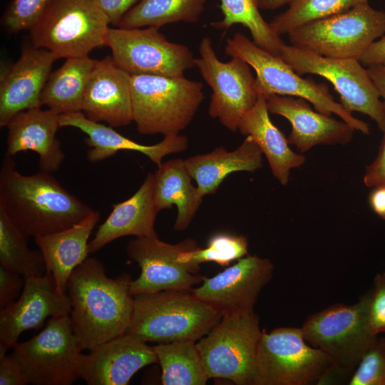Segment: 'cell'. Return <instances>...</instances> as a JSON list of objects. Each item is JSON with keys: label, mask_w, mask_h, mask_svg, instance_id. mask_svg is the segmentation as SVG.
<instances>
[{"label": "cell", "mask_w": 385, "mask_h": 385, "mask_svg": "<svg viewBox=\"0 0 385 385\" xmlns=\"http://www.w3.org/2000/svg\"><path fill=\"white\" fill-rule=\"evenodd\" d=\"M133 121L143 135H179L204 99L200 82L185 76L130 75Z\"/></svg>", "instance_id": "5"}, {"label": "cell", "mask_w": 385, "mask_h": 385, "mask_svg": "<svg viewBox=\"0 0 385 385\" xmlns=\"http://www.w3.org/2000/svg\"><path fill=\"white\" fill-rule=\"evenodd\" d=\"M153 182L154 173H148L131 197L113 205L111 212L88 243L89 253L125 236L158 237L154 227L158 211L153 199Z\"/></svg>", "instance_id": "24"}, {"label": "cell", "mask_w": 385, "mask_h": 385, "mask_svg": "<svg viewBox=\"0 0 385 385\" xmlns=\"http://www.w3.org/2000/svg\"><path fill=\"white\" fill-rule=\"evenodd\" d=\"M367 70L385 107V70L377 67H369Z\"/></svg>", "instance_id": "45"}, {"label": "cell", "mask_w": 385, "mask_h": 385, "mask_svg": "<svg viewBox=\"0 0 385 385\" xmlns=\"http://www.w3.org/2000/svg\"><path fill=\"white\" fill-rule=\"evenodd\" d=\"M336 376L339 377L331 358L308 345L301 328L279 327L268 333L262 332L255 385L327 384Z\"/></svg>", "instance_id": "6"}, {"label": "cell", "mask_w": 385, "mask_h": 385, "mask_svg": "<svg viewBox=\"0 0 385 385\" xmlns=\"http://www.w3.org/2000/svg\"><path fill=\"white\" fill-rule=\"evenodd\" d=\"M156 362L153 347L125 334L83 354L80 379L88 385H126L140 369Z\"/></svg>", "instance_id": "19"}, {"label": "cell", "mask_w": 385, "mask_h": 385, "mask_svg": "<svg viewBox=\"0 0 385 385\" xmlns=\"http://www.w3.org/2000/svg\"><path fill=\"white\" fill-rule=\"evenodd\" d=\"M24 279L18 299L1 308L0 358L14 346L22 332L39 329L48 317L70 314L68 297L60 292L51 272Z\"/></svg>", "instance_id": "16"}, {"label": "cell", "mask_w": 385, "mask_h": 385, "mask_svg": "<svg viewBox=\"0 0 385 385\" xmlns=\"http://www.w3.org/2000/svg\"><path fill=\"white\" fill-rule=\"evenodd\" d=\"M6 153L11 156L31 150L38 155L40 170L52 173L61 165L65 154L56 138L59 115L41 107L21 111L7 123Z\"/></svg>", "instance_id": "22"}, {"label": "cell", "mask_w": 385, "mask_h": 385, "mask_svg": "<svg viewBox=\"0 0 385 385\" xmlns=\"http://www.w3.org/2000/svg\"><path fill=\"white\" fill-rule=\"evenodd\" d=\"M279 56L299 75H319L330 81L350 113L366 114L385 130V107L367 68L353 58L326 57L284 44Z\"/></svg>", "instance_id": "12"}, {"label": "cell", "mask_w": 385, "mask_h": 385, "mask_svg": "<svg viewBox=\"0 0 385 385\" xmlns=\"http://www.w3.org/2000/svg\"><path fill=\"white\" fill-rule=\"evenodd\" d=\"M369 292L368 324L371 332L378 336L385 332V272L376 275Z\"/></svg>", "instance_id": "38"}, {"label": "cell", "mask_w": 385, "mask_h": 385, "mask_svg": "<svg viewBox=\"0 0 385 385\" xmlns=\"http://www.w3.org/2000/svg\"><path fill=\"white\" fill-rule=\"evenodd\" d=\"M385 34V12L368 3L312 21L288 34L291 45L319 55L359 59Z\"/></svg>", "instance_id": "10"}, {"label": "cell", "mask_w": 385, "mask_h": 385, "mask_svg": "<svg viewBox=\"0 0 385 385\" xmlns=\"http://www.w3.org/2000/svg\"><path fill=\"white\" fill-rule=\"evenodd\" d=\"M24 279L21 275L0 266V307L11 302L21 294Z\"/></svg>", "instance_id": "40"}, {"label": "cell", "mask_w": 385, "mask_h": 385, "mask_svg": "<svg viewBox=\"0 0 385 385\" xmlns=\"http://www.w3.org/2000/svg\"><path fill=\"white\" fill-rule=\"evenodd\" d=\"M100 217V212L94 210L68 228L34 237L43 257L46 272L52 274L62 294H66L72 272L88 257V240Z\"/></svg>", "instance_id": "25"}, {"label": "cell", "mask_w": 385, "mask_h": 385, "mask_svg": "<svg viewBox=\"0 0 385 385\" xmlns=\"http://www.w3.org/2000/svg\"><path fill=\"white\" fill-rule=\"evenodd\" d=\"M369 202L372 210L385 220V185L374 188L369 195Z\"/></svg>", "instance_id": "44"}, {"label": "cell", "mask_w": 385, "mask_h": 385, "mask_svg": "<svg viewBox=\"0 0 385 385\" xmlns=\"http://www.w3.org/2000/svg\"><path fill=\"white\" fill-rule=\"evenodd\" d=\"M0 209L27 237L65 230L94 211L51 173L22 175L7 154L0 169Z\"/></svg>", "instance_id": "2"}, {"label": "cell", "mask_w": 385, "mask_h": 385, "mask_svg": "<svg viewBox=\"0 0 385 385\" xmlns=\"http://www.w3.org/2000/svg\"><path fill=\"white\" fill-rule=\"evenodd\" d=\"M191 176L185 160H168L158 166L154 173L153 199L158 211L171 208L175 205L178 215L173 225L175 230H184L190 224L202 201L197 187L191 182Z\"/></svg>", "instance_id": "28"}, {"label": "cell", "mask_w": 385, "mask_h": 385, "mask_svg": "<svg viewBox=\"0 0 385 385\" xmlns=\"http://www.w3.org/2000/svg\"><path fill=\"white\" fill-rule=\"evenodd\" d=\"M274 265L267 259L247 255L212 277H204L201 286L190 289L197 299L225 313L253 309L259 294L271 280Z\"/></svg>", "instance_id": "17"}, {"label": "cell", "mask_w": 385, "mask_h": 385, "mask_svg": "<svg viewBox=\"0 0 385 385\" xmlns=\"http://www.w3.org/2000/svg\"><path fill=\"white\" fill-rule=\"evenodd\" d=\"M248 242L245 236L228 233L213 235L205 248L199 247L182 252L179 260L195 265L212 262L222 267L228 266L235 260H239L247 254Z\"/></svg>", "instance_id": "35"}, {"label": "cell", "mask_w": 385, "mask_h": 385, "mask_svg": "<svg viewBox=\"0 0 385 385\" xmlns=\"http://www.w3.org/2000/svg\"><path fill=\"white\" fill-rule=\"evenodd\" d=\"M109 24L91 0H51L30 29L31 39L58 58L81 57L104 45Z\"/></svg>", "instance_id": "9"}, {"label": "cell", "mask_w": 385, "mask_h": 385, "mask_svg": "<svg viewBox=\"0 0 385 385\" xmlns=\"http://www.w3.org/2000/svg\"><path fill=\"white\" fill-rule=\"evenodd\" d=\"M207 0H140L123 16L119 28L143 26L160 29L168 24L195 23L202 14Z\"/></svg>", "instance_id": "31"}, {"label": "cell", "mask_w": 385, "mask_h": 385, "mask_svg": "<svg viewBox=\"0 0 385 385\" xmlns=\"http://www.w3.org/2000/svg\"><path fill=\"white\" fill-rule=\"evenodd\" d=\"M225 53L245 61L256 73L255 86L259 95L295 96L312 103L317 111L336 114L354 130L369 135V127L363 120L334 101L326 83L303 78L279 56L256 45L240 32L226 41Z\"/></svg>", "instance_id": "4"}, {"label": "cell", "mask_w": 385, "mask_h": 385, "mask_svg": "<svg viewBox=\"0 0 385 385\" xmlns=\"http://www.w3.org/2000/svg\"><path fill=\"white\" fill-rule=\"evenodd\" d=\"M27 237L0 209V263L6 270L26 276H43L46 267L41 251L31 250Z\"/></svg>", "instance_id": "33"}, {"label": "cell", "mask_w": 385, "mask_h": 385, "mask_svg": "<svg viewBox=\"0 0 385 385\" xmlns=\"http://www.w3.org/2000/svg\"><path fill=\"white\" fill-rule=\"evenodd\" d=\"M292 1V0H258V6L263 10H274Z\"/></svg>", "instance_id": "46"}, {"label": "cell", "mask_w": 385, "mask_h": 385, "mask_svg": "<svg viewBox=\"0 0 385 385\" xmlns=\"http://www.w3.org/2000/svg\"><path fill=\"white\" fill-rule=\"evenodd\" d=\"M384 272H385V270H384Z\"/></svg>", "instance_id": "47"}, {"label": "cell", "mask_w": 385, "mask_h": 385, "mask_svg": "<svg viewBox=\"0 0 385 385\" xmlns=\"http://www.w3.org/2000/svg\"><path fill=\"white\" fill-rule=\"evenodd\" d=\"M262 151L254 139L246 136L235 150L218 147L209 153L185 160L191 178L202 197L215 193L225 178L239 171L254 172L262 166Z\"/></svg>", "instance_id": "26"}, {"label": "cell", "mask_w": 385, "mask_h": 385, "mask_svg": "<svg viewBox=\"0 0 385 385\" xmlns=\"http://www.w3.org/2000/svg\"><path fill=\"white\" fill-rule=\"evenodd\" d=\"M262 333L253 309L223 314L196 342L209 378L227 379L237 385H255Z\"/></svg>", "instance_id": "8"}, {"label": "cell", "mask_w": 385, "mask_h": 385, "mask_svg": "<svg viewBox=\"0 0 385 385\" xmlns=\"http://www.w3.org/2000/svg\"><path fill=\"white\" fill-rule=\"evenodd\" d=\"M223 14L221 21L213 22L217 29H228L235 24H242L249 29L253 42L272 55L279 56L284 43L261 16L258 0H220Z\"/></svg>", "instance_id": "32"}, {"label": "cell", "mask_w": 385, "mask_h": 385, "mask_svg": "<svg viewBox=\"0 0 385 385\" xmlns=\"http://www.w3.org/2000/svg\"><path fill=\"white\" fill-rule=\"evenodd\" d=\"M58 57L33 44L25 46L14 63L4 66L0 78V126L18 113L42 106L41 96Z\"/></svg>", "instance_id": "18"}, {"label": "cell", "mask_w": 385, "mask_h": 385, "mask_svg": "<svg viewBox=\"0 0 385 385\" xmlns=\"http://www.w3.org/2000/svg\"><path fill=\"white\" fill-rule=\"evenodd\" d=\"M131 321L125 334L144 342H197L222 315L188 290H165L133 295Z\"/></svg>", "instance_id": "3"}, {"label": "cell", "mask_w": 385, "mask_h": 385, "mask_svg": "<svg viewBox=\"0 0 385 385\" xmlns=\"http://www.w3.org/2000/svg\"><path fill=\"white\" fill-rule=\"evenodd\" d=\"M379 146V153L369 165L366 166L364 183L367 187L385 185V130Z\"/></svg>", "instance_id": "42"}, {"label": "cell", "mask_w": 385, "mask_h": 385, "mask_svg": "<svg viewBox=\"0 0 385 385\" xmlns=\"http://www.w3.org/2000/svg\"><path fill=\"white\" fill-rule=\"evenodd\" d=\"M238 130L254 139L266 156L273 175L283 185L289 182L290 170L305 161V156L289 148L288 140L271 121L262 95H259L255 106L243 116Z\"/></svg>", "instance_id": "27"}, {"label": "cell", "mask_w": 385, "mask_h": 385, "mask_svg": "<svg viewBox=\"0 0 385 385\" xmlns=\"http://www.w3.org/2000/svg\"><path fill=\"white\" fill-rule=\"evenodd\" d=\"M358 61L367 68L377 67L385 70V36L373 42Z\"/></svg>", "instance_id": "43"}, {"label": "cell", "mask_w": 385, "mask_h": 385, "mask_svg": "<svg viewBox=\"0 0 385 385\" xmlns=\"http://www.w3.org/2000/svg\"><path fill=\"white\" fill-rule=\"evenodd\" d=\"M269 113L289 120L292 130L288 143L304 153L316 145H345L354 130L344 120L314 111L308 101L301 98L272 95L266 98Z\"/></svg>", "instance_id": "21"}, {"label": "cell", "mask_w": 385, "mask_h": 385, "mask_svg": "<svg viewBox=\"0 0 385 385\" xmlns=\"http://www.w3.org/2000/svg\"><path fill=\"white\" fill-rule=\"evenodd\" d=\"M367 0H292L289 8L270 24L278 36L288 34L306 24L351 9Z\"/></svg>", "instance_id": "34"}, {"label": "cell", "mask_w": 385, "mask_h": 385, "mask_svg": "<svg viewBox=\"0 0 385 385\" xmlns=\"http://www.w3.org/2000/svg\"><path fill=\"white\" fill-rule=\"evenodd\" d=\"M192 239H185L178 244H168L155 237H135L126 246L128 256L140 269L139 277L132 280L133 295L165 290H190L202 282L204 277L197 274L199 265L184 263L180 254L197 247Z\"/></svg>", "instance_id": "15"}, {"label": "cell", "mask_w": 385, "mask_h": 385, "mask_svg": "<svg viewBox=\"0 0 385 385\" xmlns=\"http://www.w3.org/2000/svg\"><path fill=\"white\" fill-rule=\"evenodd\" d=\"M131 278H109L98 260L87 257L72 272L66 287L70 322L83 350L125 334L130 325L134 298Z\"/></svg>", "instance_id": "1"}, {"label": "cell", "mask_w": 385, "mask_h": 385, "mask_svg": "<svg viewBox=\"0 0 385 385\" xmlns=\"http://www.w3.org/2000/svg\"><path fill=\"white\" fill-rule=\"evenodd\" d=\"M82 112L88 119L111 127L133 121L130 75L111 56L97 61L85 91Z\"/></svg>", "instance_id": "20"}, {"label": "cell", "mask_w": 385, "mask_h": 385, "mask_svg": "<svg viewBox=\"0 0 385 385\" xmlns=\"http://www.w3.org/2000/svg\"><path fill=\"white\" fill-rule=\"evenodd\" d=\"M199 53L195 66L212 91L209 115L235 132L243 116L255 106L259 97L250 66L237 57L222 62L207 36L201 40Z\"/></svg>", "instance_id": "14"}, {"label": "cell", "mask_w": 385, "mask_h": 385, "mask_svg": "<svg viewBox=\"0 0 385 385\" xmlns=\"http://www.w3.org/2000/svg\"><path fill=\"white\" fill-rule=\"evenodd\" d=\"M108 17L110 24L119 25L123 16L140 0H91Z\"/></svg>", "instance_id": "41"}, {"label": "cell", "mask_w": 385, "mask_h": 385, "mask_svg": "<svg viewBox=\"0 0 385 385\" xmlns=\"http://www.w3.org/2000/svg\"><path fill=\"white\" fill-rule=\"evenodd\" d=\"M97 60L88 56L68 58L51 72L41 102L58 115L82 111L85 91Z\"/></svg>", "instance_id": "29"}, {"label": "cell", "mask_w": 385, "mask_h": 385, "mask_svg": "<svg viewBox=\"0 0 385 385\" xmlns=\"http://www.w3.org/2000/svg\"><path fill=\"white\" fill-rule=\"evenodd\" d=\"M29 380L18 359L12 354L0 358L1 385H27Z\"/></svg>", "instance_id": "39"}, {"label": "cell", "mask_w": 385, "mask_h": 385, "mask_svg": "<svg viewBox=\"0 0 385 385\" xmlns=\"http://www.w3.org/2000/svg\"><path fill=\"white\" fill-rule=\"evenodd\" d=\"M348 385H385V338H377L362 356Z\"/></svg>", "instance_id": "36"}, {"label": "cell", "mask_w": 385, "mask_h": 385, "mask_svg": "<svg viewBox=\"0 0 385 385\" xmlns=\"http://www.w3.org/2000/svg\"><path fill=\"white\" fill-rule=\"evenodd\" d=\"M104 45L115 64L130 75L180 77L195 66L187 46L168 41L156 27L109 28Z\"/></svg>", "instance_id": "13"}, {"label": "cell", "mask_w": 385, "mask_h": 385, "mask_svg": "<svg viewBox=\"0 0 385 385\" xmlns=\"http://www.w3.org/2000/svg\"><path fill=\"white\" fill-rule=\"evenodd\" d=\"M59 123L61 128L73 127L86 134L84 141L90 147L87 159L91 163L107 159L120 150H133L143 153L159 166L165 156L183 152L188 146L187 137L180 134L164 136L154 145L138 143L116 132L111 126L88 119L82 111L59 115Z\"/></svg>", "instance_id": "23"}, {"label": "cell", "mask_w": 385, "mask_h": 385, "mask_svg": "<svg viewBox=\"0 0 385 385\" xmlns=\"http://www.w3.org/2000/svg\"><path fill=\"white\" fill-rule=\"evenodd\" d=\"M370 292L354 304H334L309 315L300 327L305 341L328 355L339 378H350L377 339L368 324Z\"/></svg>", "instance_id": "7"}, {"label": "cell", "mask_w": 385, "mask_h": 385, "mask_svg": "<svg viewBox=\"0 0 385 385\" xmlns=\"http://www.w3.org/2000/svg\"><path fill=\"white\" fill-rule=\"evenodd\" d=\"M163 385H205L210 379L196 342L175 341L153 346Z\"/></svg>", "instance_id": "30"}, {"label": "cell", "mask_w": 385, "mask_h": 385, "mask_svg": "<svg viewBox=\"0 0 385 385\" xmlns=\"http://www.w3.org/2000/svg\"><path fill=\"white\" fill-rule=\"evenodd\" d=\"M12 348L33 385H71L80 379L83 349L69 314L51 317L37 335Z\"/></svg>", "instance_id": "11"}, {"label": "cell", "mask_w": 385, "mask_h": 385, "mask_svg": "<svg viewBox=\"0 0 385 385\" xmlns=\"http://www.w3.org/2000/svg\"><path fill=\"white\" fill-rule=\"evenodd\" d=\"M51 0H14L5 11L2 21L11 32L31 29Z\"/></svg>", "instance_id": "37"}]
</instances>
